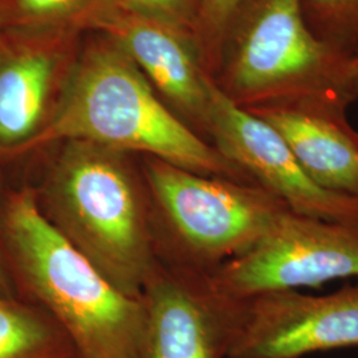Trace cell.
<instances>
[{
	"mask_svg": "<svg viewBox=\"0 0 358 358\" xmlns=\"http://www.w3.org/2000/svg\"><path fill=\"white\" fill-rule=\"evenodd\" d=\"M213 80L244 109L300 101L348 109L358 99L353 55L310 31L300 0H247L223 40Z\"/></svg>",
	"mask_w": 358,
	"mask_h": 358,
	"instance_id": "277c9868",
	"label": "cell"
},
{
	"mask_svg": "<svg viewBox=\"0 0 358 358\" xmlns=\"http://www.w3.org/2000/svg\"><path fill=\"white\" fill-rule=\"evenodd\" d=\"M275 129L319 186L358 196V131L341 106L321 101L247 109Z\"/></svg>",
	"mask_w": 358,
	"mask_h": 358,
	"instance_id": "8fae6325",
	"label": "cell"
},
{
	"mask_svg": "<svg viewBox=\"0 0 358 358\" xmlns=\"http://www.w3.org/2000/svg\"><path fill=\"white\" fill-rule=\"evenodd\" d=\"M140 358H227L241 300L217 292L208 276L158 263L142 289Z\"/></svg>",
	"mask_w": 358,
	"mask_h": 358,
	"instance_id": "9c48e42d",
	"label": "cell"
},
{
	"mask_svg": "<svg viewBox=\"0 0 358 358\" xmlns=\"http://www.w3.org/2000/svg\"><path fill=\"white\" fill-rule=\"evenodd\" d=\"M310 31L340 51L358 48V0H300Z\"/></svg>",
	"mask_w": 358,
	"mask_h": 358,
	"instance_id": "5bb4252c",
	"label": "cell"
},
{
	"mask_svg": "<svg viewBox=\"0 0 358 358\" xmlns=\"http://www.w3.org/2000/svg\"><path fill=\"white\" fill-rule=\"evenodd\" d=\"M101 0H15L17 13L36 23L76 20L81 23Z\"/></svg>",
	"mask_w": 358,
	"mask_h": 358,
	"instance_id": "e0dca14e",
	"label": "cell"
},
{
	"mask_svg": "<svg viewBox=\"0 0 358 358\" xmlns=\"http://www.w3.org/2000/svg\"><path fill=\"white\" fill-rule=\"evenodd\" d=\"M64 141L93 142L202 176L255 185L167 106L109 38L92 43L83 53L48 122L16 157Z\"/></svg>",
	"mask_w": 358,
	"mask_h": 358,
	"instance_id": "6da1fadb",
	"label": "cell"
},
{
	"mask_svg": "<svg viewBox=\"0 0 358 358\" xmlns=\"http://www.w3.org/2000/svg\"><path fill=\"white\" fill-rule=\"evenodd\" d=\"M358 346V284L322 296L282 291L241 300L227 358H301Z\"/></svg>",
	"mask_w": 358,
	"mask_h": 358,
	"instance_id": "ba28073f",
	"label": "cell"
},
{
	"mask_svg": "<svg viewBox=\"0 0 358 358\" xmlns=\"http://www.w3.org/2000/svg\"><path fill=\"white\" fill-rule=\"evenodd\" d=\"M353 57H355V60H356V64H357L358 66V48L355 51V53H353Z\"/></svg>",
	"mask_w": 358,
	"mask_h": 358,
	"instance_id": "d6986e66",
	"label": "cell"
},
{
	"mask_svg": "<svg viewBox=\"0 0 358 358\" xmlns=\"http://www.w3.org/2000/svg\"><path fill=\"white\" fill-rule=\"evenodd\" d=\"M207 137L219 153L294 214L358 222V196L319 186L297 162L282 136L262 118L232 103L213 77Z\"/></svg>",
	"mask_w": 358,
	"mask_h": 358,
	"instance_id": "52a82bcc",
	"label": "cell"
},
{
	"mask_svg": "<svg viewBox=\"0 0 358 358\" xmlns=\"http://www.w3.org/2000/svg\"><path fill=\"white\" fill-rule=\"evenodd\" d=\"M141 169L155 255L169 268L210 276L255 247L291 211L251 183L202 176L146 155Z\"/></svg>",
	"mask_w": 358,
	"mask_h": 358,
	"instance_id": "5b68a950",
	"label": "cell"
},
{
	"mask_svg": "<svg viewBox=\"0 0 358 358\" xmlns=\"http://www.w3.org/2000/svg\"><path fill=\"white\" fill-rule=\"evenodd\" d=\"M11 296H16V294H15L11 278L6 268V263L0 250V297H11Z\"/></svg>",
	"mask_w": 358,
	"mask_h": 358,
	"instance_id": "ac0fdd59",
	"label": "cell"
},
{
	"mask_svg": "<svg viewBox=\"0 0 358 358\" xmlns=\"http://www.w3.org/2000/svg\"><path fill=\"white\" fill-rule=\"evenodd\" d=\"M0 358H77L62 325L19 296L0 297Z\"/></svg>",
	"mask_w": 358,
	"mask_h": 358,
	"instance_id": "4fadbf2b",
	"label": "cell"
},
{
	"mask_svg": "<svg viewBox=\"0 0 358 358\" xmlns=\"http://www.w3.org/2000/svg\"><path fill=\"white\" fill-rule=\"evenodd\" d=\"M0 250L16 296L62 325L77 358H140L141 299L115 288L52 227L29 185L0 202Z\"/></svg>",
	"mask_w": 358,
	"mask_h": 358,
	"instance_id": "3957f363",
	"label": "cell"
},
{
	"mask_svg": "<svg viewBox=\"0 0 358 358\" xmlns=\"http://www.w3.org/2000/svg\"><path fill=\"white\" fill-rule=\"evenodd\" d=\"M101 29L128 55L166 105L208 141L211 76L195 38L174 27L127 13L103 1L83 20Z\"/></svg>",
	"mask_w": 358,
	"mask_h": 358,
	"instance_id": "30bf717a",
	"label": "cell"
},
{
	"mask_svg": "<svg viewBox=\"0 0 358 358\" xmlns=\"http://www.w3.org/2000/svg\"><path fill=\"white\" fill-rule=\"evenodd\" d=\"M59 43L23 45L0 56V158H15L45 127L59 101Z\"/></svg>",
	"mask_w": 358,
	"mask_h": 358,
	"instance_id": "7c38bea8",
	"label": "cell"
},
{
	"mask_svg": "<svg viewBox=\"0 0 358 358\" xmlns=\"http://www.w3.org/2000/svg\"><path fill=\"white\" fill-rule=\"evenodd\" d=\"M36 186L38 210L68 243L130 297L158 264L148 186L133 154L64 141Z\"/></svg>",
	"mask_w": 358,
	"mask_h": 358,
	"instance_id": "7a4b0ae2",
	"label": "cell"
},
{
	"mask_svg": "<svg viewBox=\"0 0 358 358\" xmlns=\"http://www.w3.org/2000/svg\"><path fill=\"white\" fill-rule=\"evenodd\" d=\"M358 278V222H336L287 211L248 252L208 276L231 299L299 291Z\"/></svg>",
	"mask_w": 358,
	"mask_h": 358,
	"instance_id": "8992f818",
	"label": "cell"
},
{
	"mask_svg": "<svg viewBox=\"0 0 358 358\" xmlns=\"http://www.w3.org/2000/svg\"><path fill=\"white\" fill-rule=\"evenodd\" d=\"M247 0H201L195 43L206 72L213 77L217 69L223 40L234 19Z\"/></svg>",
	"mask_w": 358,
	"mask_h": 358,
	"instance_id": "9a60e30c",
	"label": "cell"
},
{
	"mask_svg": "<svg viewBox=\"0 0 358 358\" xmlns=\"http://www.w3.org/2000/svg\"><path fill=\"white\" fill-rule=\"evenodd\" d=\"M127 13L174 27L195 38L201 0H105Z\"/></svg>",
	"mask_w": 358,
	"mask_h": 358,
	"instance_id": "2e32d148",
	"label": "cell"
}]
</instances>
